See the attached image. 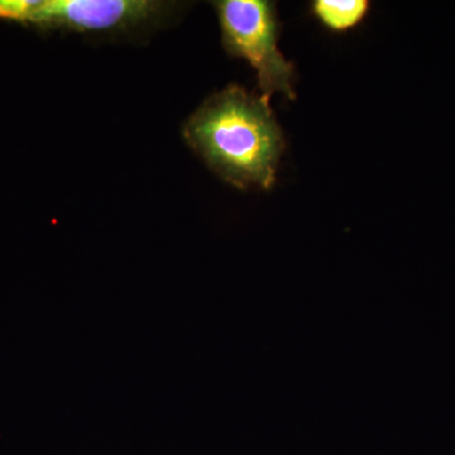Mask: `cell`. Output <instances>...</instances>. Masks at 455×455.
Here are the masks:
<instances>
[{
  "label": "cell",
  "instance_id": "1",
  "mask_svg": "<svg viewBox=\"0 0 455 455\" xmlns=\"http://www.w3.org/2000/svg\"><path fill=\"white\" fill-rule=\"evenodd\" d=\"M182 134L228 184L269 190L276 182L284 139L267 98L229 85L204 101Z\"/></svg>",
  "mask_w": 455,
  "mask_h": 455
},
{
  "label": "cell",
  "instance_id": "2",
  "mask_svg": "<svg viewBox=\"0 0 455 455\" xmlns=\"http://www.w3.org/2000/svg\"><path fill=\"white\" fill-rule=\"evenodd\" d=\"M228 55L243 59L256 70L262 97L275 92L295 99V68L277 47L276 5L266 0H220L212 3Z\"/></svg>",
  "mask_w": 455,
  "mask_h": 455
},
{
  "label": "cell",
  "instance_id": "3",
  "mask_svg": "<svg viewBox=\"0 0 455 455\" xmlns=\"http://www.w3.org/2000/svg\"><path fill=\"white\" fill-rule=\"evenodd\" d=\"M170 5L154 0H40L26 26L44 31H127L157 22Z\"/></svg>",
  "mask_w": 455,
  "mask_h": 455
},
{
  "label": "cell",
  "instance_id": "4",
  "mask_svg": "<svg viewBox=\"0 0 455 455\" xmlns=\"http://www.w3.org/2000/svg\"><path fill=\"white\" fill-rule=\"evenodd\" d=\"M370 11L367 0H315L311 13L326 28L347 32L363 22Z\"/></svg>",
  "mask_w": 455,
  "mask_h": 455
},
{
  "label": "cell",
  "instance_id": "5",
  "mask_svg": "<svg viewBox=\"0 0 455 455\" xmlns=\"http://www.w3.org/2000/svg\"><path fill=\"white\" fill-rule=\"evenodd\" d=\"M40 0H0V20L25 25Z\"/></svg>",
  "mask_w": 455,
  "mask_h": 455
}]
</instances>
